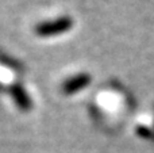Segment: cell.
<instances>
[{"label": "cell", "instance_id": "obj_3", "mask_svg": "<svg viewBox=\"0 0 154 153\" xmlns=\"http://www.w3.org/2000/svg\"><path fill=\"white\" fill-rule=\"evenodd\" d=\"M8 91H10L11 99L14 100L15 106L19 108V110H20V111L31 110V107H32L31 99H30V96H29V94H27L26 88H24L20 83L11 84L10 88H8Z\"/></svg>", "mask_w": 154, "mask_h": 153}, {"label": "cell", "instance_id": "obj_2", "mask_svg": "<svg viewBox=\"0 0 154 153\" xmlns=\"http://www.w3.org/2000/svg\"><path fill=\"white\" fill-rule=\"evenodd\" d=\"M91 80H92V77H91L89 73L80 72L77 75L68 77L66 80H64V83L61 86V91L65 95H75L77 92L82 91L84 88H87L91 84Z\"/></svg>", "mask_w": 154, "mask_h": 153}, {"label": "cell", "instance_id": "obj_1", "mask_svg": "<svg viewBox=\"0 0 154 153\" xmlns=\"http://www.w3.org/2000/svg\"><path fill=\"white\" fill-rule=\"evenodd\" d=\"M73 26V19L70 16H58L51 20H43L39 22L34 27V33L41 38H49V37H57L64 33L69 31Z\"/></svg>", "mask_w": 154, "mask_h": 153}]
</instances>
